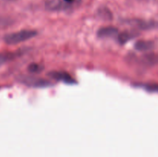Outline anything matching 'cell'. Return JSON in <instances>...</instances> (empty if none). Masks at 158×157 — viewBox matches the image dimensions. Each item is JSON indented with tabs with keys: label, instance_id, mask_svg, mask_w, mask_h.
I'll return each mask as SVG.
<instances>
[{
	"label": "cell",
	"instance_id": "cell-10",
	"mask_svg": "<svg viewBox=\"0 0 158 157\" xmlns=\"http://www.w3.org/2000/svg\"><path fill=\"white\" fill-rule=\"evenodd\" d=\"M73 1V0H65V2H72Z\"/></svg>",
	"mask_w": 158,
	"mask_h": 157
},
{
	"label": "cell",
	"instance_id": "cell-7",
	"mask_svg": "<svg viewBox=\"0 0 158 157\" xmlns=\"http://www.w3.org/2000/svg\"><path fill=\"white\" fill-rule=\"evenodd\" d=\"M131 38H132V35H131L130 32H123V33H120V35H118V41L120 42V43H121V44H124L127 42L129 41Z\"/></svg>",
	"mask_w": 158,
	"mask_h": 157
},
{
	"label": "cell",
	"instance_id": "cell-3",
	"mask_svg": "<svg viewBox=\"0 0 158 157\" xmlns=\"http://www.w3.org/2000/svg\"><path fill=\"white\" fill-rule=\"evenodd\" d=\"M49 76L52 78H54L58 81L63 82V83H66V84L73 85L75 84L76 81L69 73L66 72H60V71H54L51 72L49 74Z\"/></svg>",
	"mask_w": 158,
	"mask_h": 157
},
{
	"label": "cell",
	"instance_id": "cell-1",
	"mask_svg": "<svg viewBox=\"0 0 158 157\" xmlns=\"http://www.w3.org/2000/svg\"><path fill=\"white\" fill-rule=\"evenodd\" d=\"M37 32L31 29H23L6 35L4 42L8 45H16L31 39L36 36Z\"/></svg>",
	"mask_w": 158,
	"mask_h": 157
},
{
	"label": "cell",
	"instance_id": "cell-8",
	"mask_svg": "<svg viewBox=\"0 0 158 157\" xmlns=\"http://www.w3.org/2000/svg\"><path fill=\"white\" fill-rule=\"evenodd\" d=\"M43 69V66L38 64V63H32L28 67V70L32 73H39Z\"/></svg>",
	"mask_w": 158,
	"mask_h": 157
},
{
	"label": "cell",
	"instance_id": "cell-2",
	"mask_svg": "<svg viewBox=\"0 0 158 157\" xmlns=\"http://www.w3.org/2000/svg\"><path fill=\"white\" fill-rule=\"evenodd\" d=\"M20 81L26 86L34 88L49 87L52 85V83L49 80L31 75H23L20 78Z\"/></svg>",
	"mask_w": 158,
	"mask_h": 157
},
{
	"label": "cell",
	"instance_id": "cell-4",
	"mask_svg": "<svg viewBox=\"0 0 158 157\" xmlns=\"http://www.w3.org/2000/svg\"><path fill=\"white\" fill-rule=\"evenodd\" d=\"M117 33H118V30L117 28L114 26H106V27L101 28L97 32V35L101 38H107V37L114 36Z\"/></svg>",
	"mask_w": 158,
	"mask_h": 157
},
{
	"label": "cell",
	"instance_id": "cell-5",
	"mask_svg": "<svg viewBox=\"0 0 158 157\" xmlns=\"http://www.w3.org/2000/svg\"><path fill=\"white\" fill-rule=\"evenodd\" d=\"M134 47L137 50L140 52H148L154 49V43L152 41H147V40H140L137 42L134 45Z\"/></svg>",
	"mask_w": 158,
	"mask_h": 157
},
{
	"label": "cell",
	"instance_id": "cell-6",
	"mask_svg": "<svg viewBox=\"0 0 158 157\" xmlns=\"http://www.w3.org/2000/svg\"><path fill=\"white\" fill-rule=\"evenodd\" d=\"M15 54L16 53H12V52L0 54V66L4 65L5 63H6L8 61H9V60L15 58Z\"/></svg>",
	"mask_w": 158,
	"mask_h": 157
},
{
	"label": "cell",
	"instance_id": "cell-9",
	"mask_svg": "<svg viewBox=\"0 0 158 157\" xmlns=\"http://www.w3.org/2000/svg\"><path fill=\"white\" fill-rule=\"evenodd\" d=\"M148 89L150 91L158 92V86H150L148 87Z\"/></svg>",
	"mask_w": 158,
	"mask_h": 157
}]
</instances>
